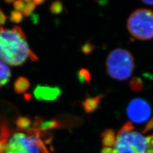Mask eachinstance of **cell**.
<instances>
[{"mask_svg": "<svg viewBox=\"0 0 153 153\" xmlns=\"http://www.w3.org/2000/svg\"><path fill=\"white\" fill-rule=\"evenodd\" d=\"M38 60V57L29 47L26 37L22 28L0 27V60L7 65L17 66L28 59Z\"/></svg>", "mask_w": 153, "mask_h": 153, "instance_id": "obj_1", "label": "cell"}, {"mask_svg": "<svg viewBox=\"0 0 153 153\" xmlns=\"http://www.w3.org/2000/svg\"><path fill=\"white\" fill-rule=\"evenodd\" d=\"M42 131L31 128L27 131H10L6 137L3 153H51L43 140Z\"/></svg>", "mask_w": 153, "mask_h": 153, "instance_id": "obj_2", "label": "cell"}, {"mask_svg": "<svg viewBox=\"0 0 153 153\" xmlns=\"http://www.w3.org/2000/svg\"><path fill=\"white\" fill-rule=\"evenodd\" d=\"M112 149L113 153H153V135L134 131L132 123L127 122L118 131Z\"/></svg>", "mask_w": 153, "mask_h": 153, "instance_id": "obj_3", "label": "cell"}, {"mask_svg": "<svg viewBox=\"0 0 153 153\" xmlns=\"http://www.w3.org/2000/svg\"><path fill=\"white\" fill-rule=\"evenodd\" d=\"M108 75L118 80H126L131 76L134 69V58L130 52L118 48L108 56L106 61Z\"/></svg>", "mask_w": 153, "mask_h": 153, "instance_id": "obj_4", "label": "cell"}, {"mask_svg": "<svg viewBox=\"0 0 153 153\" xmlns=\"http://www.w3.org/2000/svg\"><path fill=\"white\" fill-rule=\"evenodd\" d=\"M129 32L140 40H148L153 38V12L142 8L133 12L128 19Z\"/></svg>", "mask_w": 153, "mask_h": 153, "instance_id": "obj_5", "label": "cell"}, {"mask_svg": "<svg viewBox=\"0 0 153 153\" xmlns=\"http://www.w3.org/2000/svg\"><path fill=\"white\" fill-rule=\"evenodd\" d=\"M151 108L149 103L142 98H135L129 103L126 113L131 123L142 124L151 119Z\"/></svg>", "mask_w": 153, "mask_h": 153, "instance_id": "obj_6", "label": "cell"}, {"mask_svg": "<svg viewBox=\"0 0 153 153\" xmlns=\"http://www.w3.org/2000/svg\"><path fill=\"white\" fill-rule=\"evenodd\" d=\"M33 94L35 98L40 101H54L61 94L58 87H52L47 85H38L35 88Z\"/></svg>", "mask_w": 153, "mask_h": 153, "instance_id": "obj_7", "label": "cell"}, {"mask_svg": "<svg viewBox=\"0 0 153 153\" xmlns=\"http://www.w3.org/2000/svg\"><path fill=\"white\" fill-rule=\"evenodd\" d=\"M102 99V95H98L94 97L86 98L82 102V106L85 112L91 113L94 111Z\"/></svg>", "mask_w": 153, "mask_h": 153, "instance_id": "obj_8", "label": "cell"}, {"mask_svg": "<svg viewBox=\"0 0 153 153\" xmlns=\"http://www.w3.org/2000/svg\"><path fill=\"white\" fill-rule=\"evenodd\" d=\"M11 77V71L8 65L0 60V88L5 85Z\"/></svg>", "mask_w": 153, "mask_h": 153, "instance_id": "obj_9", "label": "cell"}, {"mask_svg": "<svg viewBox=\"0 0 153 153\" xmlns=\"http://www.w3.org/2000/svg\"><path fill=\"white\" fill-rule=\"evenodd\" d=\"M102 143L104 147H113L116 142V134L112 129L105 130L102 133Z\"/></svg>", "mask_w": 153, "mask_h": 153, "instance_id": "obj_10", "label": "cell"}, {"mask_svg": "<svg viewBox=\"0 0 153 153\" xmlns=\"http://www.w3.org/2000/svg\"><path fill=\"white\" fill-rule=\"evenodd\" d=\"M30 86L29 80L24 76H19L14 83V90L17 93L21 94L26 92Z\"/></svg>", "mask_w": 153, "mask_h": 153, "instance_id": "obj_11", "label": "cell"}, {"mask_svg": "<svg viewBox=\"0 0 153 153\" xmlns=\"http://www.w3.org/2000/svg\"><path fill=\"white\" fill-rule=\"evenodd\" d=\"M16 126L21 131H27L31 128V121L27 117H19L16 122Z\"/></svg>", "mask_w": 153, "mask_h": 153, "instance_id": "obj_12", "label": "cell"}, {"mask_svg": "<svg viewBox=\"0 0 153 153\" xmlns=\"http://www.w3.org/2000/svg\"><path fill=\"white\" fill-rule=\"evenodd\" d=\"M78 79L82 84L89 83L91 80V75L89 71L85 68H81L77 74Z\"/></svg>", "mask_w": 153, "mask_h": 153, "instance_id": "obj_13", "label": "cell"}, {"mask_svg": "<svg viewBox=\"0 0 153 153\" xmlns=\"http://www.w3.org/2000/svg\"><path fill=\"white\" fill-rule=\"evenodd\" d=\"M129 85L133 91L136 93L140 92L143 87V81L139 77H134L130 80Z\"/></svg>", "mask_w": 153, "mask_h": 153, "instance_id": "obj_14", "label": "cell"}, {"mask_svg": "<svg viewBox=\"0 0 153 153\" xmlns=\"http://www.w3.org/2000/svg\"><path fill=\"white\" fill-rule=\"evenodd\" d=\"M63 5L59 1H56L52 3L49 7L50 12L54 15H57L61 13L63 10Z\"/></svg>", "mask_w": 153, "mask_h": 153, "instance_id": "obj_15", "label": "cell"}, {"mask_svg": "<svg viewBox=\"0 0 153 153\" xmlns=\"http://www.w3.org/2000/svg\"><path fill=\"white\" fill-rule=\"evenodd\" d=\"M36 7V5L34 1H26V5L25 9H24V10L22 12V15L27 17L31 16V14L35 9Z\"/></svg>", "mask_w": 153, "mask_h": 153, "instance_id": "obj_16", "label": "cell"}, {"mask_svg": "<svg viewBox=\"0 0 153 153\" xmlns=\"http://www.w3.org/2000/svg\"><path fill=\"white\" fill-rule=\"evenodd\" d=\"M10 19L12 22L19 23L21 22L23 19V15L21 12L17 10H13L10 13Z\"/></svg>", "mask_w": 153, "mask_h": 153, "instance_id": "obj_17", "label": "cell"}, {"mask_svg": "<svg viewBox=\"0 0 153 153\" xmlns=\"http://www.w3.org/2000/svg\"><path fill=\"white\" fill-rule=\"evenodd\" d=\"M13 3L15 10L21 12L22 13L26 5V1H13Z\"/></svg>", "mask_w": 153, "mask_h": 153, "instance_id": "obj_18", "label": "cell"}, {"mask_svg": "<svg viewBox=\"0 0 153 153\" xmlns=\"http://www.w3.org/2000/svg\"><path fill=\"white\" fill-rule=\"evenodd\" d=\"M94 48V46L89 42H86L82 47V51L85 54H89L91 52Z\"/></svg>", "mask_w": 153, "mask_h": 153, "instance_id": "obj_19", "label": "cell"}, {"mask_svg": "<svg viewBox=\"0 0 153 153\" xmlns=\"http://www.w3.org/2000/svg\"><path fill=\"white\" fill-rule=\"evenodd\" d=\"M152 129H153V118L151 119V120L146 124V125L145 126L144 128H143V133H146L151 130Z\"/></svg>", "mask_w": 153, "mask_h": 153, "instance_id": "obj_20", "label": "cell"}, {"mask_svg": "<svg viewBox=\"0 0 153 153\" xmlns=\"http://www.w3.org/2000/svg\"><path fill=\"white\" fill-rule=\"evenodd\" d=\"M7 18L6 16L4 15V13L1 10V8H0V26L4 25L7 21Z\"/></svg>", "mask_w": 153, "mask_h": 153, "instance_id": "obj_21", "label": "cell"}, {"mask_svg": "<svg viewBox=\"0 0 153 153\" xmlns=\"http://www.w3.org/2000/svg\"><path fill=\"white\" fill-rule=\"evenodd\" d=\"M101 153H113L112 147H104L102 149Z\"/></svg>", "mask_w": 153, "mask_h": 153, "instance_id": "obj_22", "label": "cell"}, {"mask_svg": "<svg viewBox=\"0 0 153 153\" xmlns=\"http://www.w3.org/2000/svg\"><path fill=\"white\" fill-rule=\"evenodd\" d=\"M142 3H145L148 5H153V0L150 1V0H146V1H142Z\"/></svg>", "mask_w": 153, "mask_h": 153, "instance_id": "obj_23", "label": "cell"}, {"mask_svg": "<svg viewBox=\"0 0 153 153\" xmlns=\"http://www.w3.org/2000/svg\"><path fill=\"white\" fill-rule=\"evenodd\" d=\"M34 2L36 4V5H40V4L44 3V1H38V0H36V1H34Z\"/></svg>", "mask_w": 153, "mask_h": 153, "instance_id": "obj_24", "label": "cell"}]
</instances>
